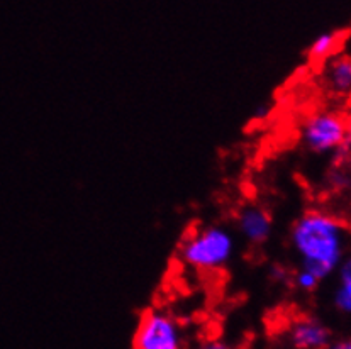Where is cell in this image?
<instances>
[{"mask_svg": "<svg viewBox=\"0 0 351 349\" xmlns=\"http://www.w3.org/2000/svg\"><path fill=\"white\" fill-rule=\"evenodd\" d=\"M236 237L229 227L210 224L195 229L182 241L178 256L184 265L197 272H217L232 259Z\"/></svg>", "mask_w": 351, "mask_h": 349, "instance_id": "cell-2", "label": "cell"}, {"mask_svg": "<svg viewBox=\"0 0 351 349\" xmlns=\"http://www.w3.org/2000/svg\"><path fill=\"white\" fill-rule=\"evenodd\" d=\"M236 231L248 244L261 246L270 240L274 220L267 209L256 204H248L239 209L236 216Z\"/></svg>", "mask_w": 351, "mask_h": 349, "instance_id": "cell-5", "label": "cell"}, {"mask_svg": "<svg viewBox=\"0 0 351 349\" xmlns=\"http://www.w3.org/2000/svg\"><path fill=\"white\" fill-rule=\"evenodd\" d=\"M324 83L332 94H351V58L346 55H335L326 62L322 70Z\"/></svg>", "mask_w": 351, "mask_h": 349, "instance_id": "cell-7", "label": "cell"}, {"mask_svg": "<svg viewBox=\"0 0 351 349\" xmlns=\"http://www.w3.org/2000/svg\"><path fill=\"white\" fill-rule=\"evenodd\" d=\"M289 241L299 268L324 281L335 275L346 258L348 231L336 216L313 209L293 220Z\"/></svg>", "mask_w": 351, "mask_h": 349, "instance_id": "cell-1", "label": "cell"}, {"mask_svg": "<svg viewBox=\"0 0 351 349\" xmlns=\"http://www.w3.org/2000/svg\"><path fill=\"white\" fill-rule=\"evenodd\" d=\"M199 349H231V348H229L228 344L221 339H209V341H206V343L200 344Z\"/></svg>", "mask_w": 351, "mask_h": 349, "instance_id": "cell-12", "label": "cell"}, {"mask_svg": "<svg viewBox=\"0 0 351 349\" xmlns=\"http://www.w3.org/2000/svg\"><path fill=\"white\" fill-rule=\"evenodd\" d=\"M324 349H351V337H341V339L331 341Z\"/></svg>", "mask_w": 351, "mask_h": 349, "instance_id": "cell-11", "label": "cell"}, {"mask_svg": "<svg viewBox=\"0 0 351 349\" xmlns=\"http://www.w3.org/2000/svg\"><path fill=\"white\" fill-rule=\"evenodd\" d=\"M300 141L314 155H341L351 148L350 124L341 114L319 110L302 122Z\"/></svg>", "mask_w": 351, "mask_h": 349, "instance_id": "cell-3", "label": "cell"}, {"mask_svg": "<svg viewBox=\"0 0 351 349\" xmlns=\"http://www.w3.org/2000/svg\"><path fill=\"white\" fill-rule=\"evenodd\" d=\"M321 281L313 275V273L306 272V270L297 268L295 273H293V285L299 288L300 292H306V294H311V292L316 290L319 287Z\"/></svg>", "mask_w": 351, "mask_h": 349, "instance_id": "cell-10", "label": "cell"}, {"mask_svg": "<svg viewBox=\"0 0 351 349\" xmlns=\"http://www.w3.org/2000/svg\"><path fill=\"white\" fill-rule=\"evenodd\" d=\"M289 343L293 349H324L331 343V331L317 317H300L289 327Z\"/></svg>", "mask_w": 351, "mask_h": 349, "instance_id": "cell-6", "label": "cell"}, {"mask_svg": "<svg viewBox=\"0 0 351 349\" xmlns=\"http://www.w3.org/2000/svg\"><path fill=\"white\" fill-rule=\"evenodd\" d=\"M335 275L336 285L332 290V305L341 314L351 315V255L343 259Z\"/></svg>", "mask_w": 351, "mask_h": 349, "instance_id": "cell-8", "label": "cell"}, {"mask_svg": "<svg viewBox=\"0 0 351 349\" xmlns=\"http://www.w3.org/2000/svg\"><path fill=\"white\" fill-rule=\"evenodd\" d=\"M339 38L338 33H332V31H328V33H321L319 36L313 39V42L307 48V56H309L313 62H328L329 58L335 56V51L338 49Z\"/></svg>", "mask_w": 351, "mask_h": 349, "instance_id": "cell-9", "label": "cell"}, {"mask_svg": "<svg viewBox=\"0 0 351 349\" xmlns=\"http://www.w3.org/2000/svg\"><path fill=\"white\" fill-rule=\"evenodd\" d=\"M184 329L165 309H148L139 317L132 349H184Z\"/></svg>", "mask_w": 351, "mask_h": 349, "instance_id": "cell-4", "label": "cell"}]
</instances>
